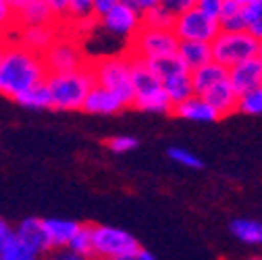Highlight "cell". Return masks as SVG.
Here are the masks:
<instances>
[{
    "label": "cell",
    "instance_id": "31",
    "mask_svg": "<svg viewBox=\"0 0 262 260\" xmlns=\"http://www.w3.org/2000/svg\"><path fill=\"white\" fill-rule=\"evenodd\" d=\"M9 34H17V11L7 0H0V38L7 40Z\"/></svg>",
    "mask_w": 262,
    "mask_h": 260
},
{
    "label": "cell",
    "instance_id": "22",
    "mask_svg": "<svg viewBox=\"0 0 262 260\" xmlns=\"http://www.w3.org/2000/svg\"><path fill=\"white\" fill-rule=\"evenodd\" d=\"M162 85H165V92L169 96V100L175 104L191 98V96L195 94L193 92V83H191V71H183V73H177L169 79L162 81Z\"/></svg>",
    "mask_w": 262,
    "mask_h": 260
},
{
    "label": "cell",
    "instance_id": "2",
    "mask_svg": "<svg viewBox=\"0 0 262 260\" xmlns=\"http://www.w3.org/2000/svg\"><path fill=\"white\" fill-rule=\"evenodd\" d=\"M46 85L52 96V109L54 111H83L85 98L90 96L92 88L96 85L92 64L75 71L64 73H50L46 79Z\"/></svg>",
    "mask_w": 262,
    "mask_h": 260
},
{
    "label": "cell",
    "instance_id": "6",
    "mask_svg": "<svg viewBox=\"0 0 262 260\" xmlns=\"http://www.w3.org/2000/svg\"><path fill=\"white\" fill-rule=\"evenodd\" d=\"M210 46L212 60L223 64L227 71L244 60L256 58L260 50V42L254 40L248 31H221Z\"/></svg>",
    "mask_w": 262,
    "mask_h": 260
},
{
    "label": "cell",
    "instance_id": "50",
    "mask_svg": "<svg viewBox=\"0 0 262 260\" xmlns=\"http://www.w3.org/2000/svg\"><path fill=\"white\" fill-rule=\"evenodd\" d=\"M0 260H3V258H0Z\"/></svg>",
    "mask_w": 262,
    "mask_h": 260
},
{
    "label": "cell",
    "instance_id": "4",
    "mask_svg": "<svg viewBox=\"0 0 262 260\" xmlns=\"http://www.w3.org/2000/svg\"><path fill=\"white\" fill-rule=\"evenodd\" d=\"M134 106L152 115L173 113V102L169 100L160 77L154 73L150 62L140 58H134Z\"/></svg>",
    "mask_w": 262,
    "mask_h": 260
},
{
    "label": "cell",
    "instance_id": "12",
    "mask_svg": "<svg viewBox=\"0 0 262 260\" xmlns=\"http://www.w3.org/2000/svg\"><path fill=\"white\" fill-rule=\"evenodd\" d=\"M15 235L27 244L29 248H34L38 254H48L52 250L48 233H46V227H44V219H36V216H29L23 219L17 227H15Z\"/></svg>",
    "mask_w": 262,
    "mask_h": 260
},
{
    "label": "cell",
    "instance_id": "34",
    "mask_svg": "<svg viewBox=\"0 0 262 260\" xmlns=\"http://www.w3.org/2000/svg\"><path fill=\"white\" fill-rule=\"evenodd\" d=\"M195 5H198V0H160L158 3V7L162 11H167L173 19H177L183 13H187L189 9H195Z\"/></svg>",
    "mask_w": 262,
    "mask_h": 260
},
{
    "label": "cell",
    "instance_id": "43",
    "mask_svg": "<svg viewBox=\"0 0 262 260\" xmlns=\"http://www.w3.org/2000/svg\"><path fill=\"white\" fill-rule=\"evenodd\" d=\"M7 3H9V5H11L15 11H19V9H23L27 3H31V0H7Z\"/></svg>",
    "mask_w": 262,
    "mask_h": 260
},
{
    "label": "cell",
    "instance_id": "11",
    "mask_svg": "<svg viewBox=\"0 0 262 260\" xmlns=\"http://www.w3.org/2000/svg\"><path fill=\"white\" fill-rule=\"evenodd\" d=\"M60 36V27H50V25H42V27H17V40L21 46H25L31 52L38 54H46L50 50V46L56 42V38Z\"/></svg>",
    "mask_w": 262,
    "mask_h": 260
},
{
    "label": "cell",
    "instance_id": "32",
    "mask_svg": "<svg viewBox=\"0 0 262 260\" xmlns=\"http://www.w3.org/2000/svg\"><path fill=\"white\" fill-rule=\"evenodd\" d=\"M169 158H171L173 162H177V165L185 167V169H202V167H204V162L200 160V156H195L191 150L179 148V146L169 148Z\"/></svg>",
    "mask_w": 262,
    "mask_h": 260
},
{
    "label": "cell",
    "instance_id": "35",
    "mask_svg": "<svg viewBox=\"0 0 262 260\" xmlns=\"http://www.w3.org/2000/svg\"><path fill=\"white\" fill-rule=\"evenodd\" d=\"M106 146L115 154H127V152L138 148V140L134 136H115V138H111L106 142Z\"/></svg>",
    "mask_w": 262,
    "mask_h": 260
},
{
    "label": "cell",
    "instance_id": "19",
    "mask_svg": "<svg viewBox=\"0 0 262 260\" xmlns=\"http://www.w3.org/2000/svg\"><path fill=\"white\" fill-rule=\"evenodd\" d=\"M229 77V71L223 67V64L210 60L208 64H204V67L191 71V83H193V92L198 96H204L206 92H210L216 83L225 81Z\"/></svg>",
    "mask_w": 262,
    "mask_h": 260
},
{
    "label": "cell",
    "instance_id": "39",
    "mask_svg": "<svg viewBox=\"0 0 262 260\" xmlns=\"http://www.w3.org/2000/svg\"><path fill=\"white\" fill-rule=\"evenodd\" d=\"M15 235V229H13V227L3 219V216H0V252H3V248L9 244V240Z\"/></svg>",
    "mask_w": 262,
    "mask_h": 260
},
{
    "label": "cell",
    "instance_id": "37",
    "mask_svg": "<svg viewBox=\"0 0 262 260\" xmlns=\"http://www.w3.org/2000/svg\"><path fill=\"white\" fill-rule=\"evenodd\" d=\"M225 3H227V0H198V5H195V7H198L202 13H206V15L214 17V19H219V15H221Z\"/></svg>",
    "mask_w": 262,
    "mask_h": 260
},
{
    "label": "cell",
    "instance_id": "3",
    "mask_svg": "<svg viewBox=\"0 0 262 260\" xmlns=\"http://www.w3.org/2000/svg\"><path fill=\"white\" fill-rule=\"evenodd\" d=\"M90 64L98 85L117 94L127 102V106H134V58L125 52L115 56H100L90 60Z\"/></svg>",
    "mask_w": 262,
    "mask_h": 260
},
{
    "label": "cell",
    "instance_id": "18",
    "mask_svg": "<svg viewBox=\"0 0 262 260\" xmlns=\"http://www.w3.org/2000/svg\"><path fill=\"white\" fill-rule=\"evenodd\" d=\"M44 227H46V233H48L52 250H58V248H69L71 240L79 231L81 223L71 221V219L52 216V219H44Z\"/></svg>",
    "mask_w": 262,
    "mask_h": 260
},
{
    "label": "cell",
    "instance_id": "40",
    "mask_svg": "<svg viewBox=\"0 0 262 260\" xmlns=\"http://www.w3.org/2000/svg\"><path fill=\"white\" fill-rule=\"evenodd\" d=\"M117 3H121V0H94V9H96V19L104 15L106 11H111Z\"/></svg>",
    "mask_w": 262,
    "mask_h": 260
},
{
    "label": "cell",
    "instance_id": "17",
    "mask_svg": "<svg viewBox=\"0 0 262 260\" xmlns=\"http://www.w3.org/2000/svg\"><path fill=\"white\" fill-rule=\"evenodd\" d=\"M204 98L208 100V104L216 111L219 117H227L237 113V104H239V92L233 88V83L229 81V77L221 83H216L210 92L204 94Z\"/></svg>",
    "mask_w": 262,
    "mask_h": 260
},
{
    "label": "cell",
    "instance_id": "48",
    "mask_svg": "<svg viewBox=\"0 0 262 260\" xmlns=\"http://www.w3.org/2000/svg\"><path fill=\"white\" fill-rule=\"evenodd\" d=\"M258 58H260V62H262V42H260V50H258Z\"/></svg>",
    "mask_w": 262,
    "mask_h": 260
},
{
    "label": "cell",
    "instance_id": "29",
    "mask_svg": "<svg viewBox=\"0 0 262 260\" xmlns=\"http://www.w3.org/2000/svg\"><path fill=\"white\" fill-rule=\"evenodd\" d=\"M246 31L258 42H262V0L246 7Z\"/></svg>",
    "mask_w": 262,
    "mask_h": 260
},
{
    "label": "cell",
    "instance_id": "21",
    "mask_svg": "<svg viewBox=\"0 0 262 260\" xmlns=\"http://www.w3.org/2000/svg\"><path fill=\"white\" fill-rule=\"evenodd\" d=\"M229 231L244 246H262V221L258 219H235L229 225Z\"/></svg>",
    "mask_w": 262,
    "mask_h": 260
},
{
    "label": "cell",
    "instance_id": "16",
    "mask_svg": "<svg viewBox=\"0 0 262 260\" xmlns=\"http://www.w3.org/2000/svg\"><path fill=\"white\" fill-rule=\"evenodd\" d=\"M60 27L54 11L44 3V0H31L23 9L17 11V27Z\"/></svg>",
    "mask_w": 262,
    "mask_h": 260
},
{
    "label": "cell",
    "instance_id": "42",
    "mask_svg": "<svg viewBox=\"0 0 262 260\" xmlns=\"http://www.w3.org/2000/svg\"><path fill=\"white\" fill-rule=\"evenodd\" d=\"M136 258H138V260H156V256H154L152 252L144 250V248H142V250H140V252L136 254Z\"/></svg>",
    "mask_w": 262,
    "mask_h": 260
},
{
    "label": "cell",
    "instance_id": "38",
    "mask_svg": "<svg viewBox=\"0 0 262 260\" xmlns=\"http://www.w3.org/2000/svg\"><path fill=\"white\" fill-rule=\"evenodd\" d=\"M44 3L54 11V15H56V19L60 21V27H62L64 21H67V13H69L67 0H44Z\"/></svg>",
    "mask_w": 262,
    "mask_h": 260
},
{
    "label": "cell",
    "instance_id": "41",
    "mask_svg": "<svg viewBox=\"0 0 262 260\" xmlns=\"http://www.w3.org/2000/svg\"><path fill=\"white\" fill-rule=\"evenodd\" d=\"M158 3H160V0H131L129 5H134L140 13H148V11L156 9V7H158Z\"/></svg>",
    "mask_w": 262,
    "mask_h": 260
},
{
    "label": "cell",
    "instance_id": "10",
    "mask_svg": "<svg viewBox=\"0 0 262 260\" xmlns=\"http://www.w3.org/2000/svg\"><path fill=\"white\" fill-rule=\"evenodd\" d=\"M44 62L48 67V73H64L85 67L90 60L85 58L77 40L69 38V34H60L50 50L44 54Z\"/></svg>",
    "mask_w": 262,
    "mask_h": 260
},
{
    "label": "cell",
    "instance_id": "9",
    "mask_svg": "<svg viewBox=\"0 0 262 260\" xmlns=\"http://www.w3.org/2000/svg\"><path fill=\"white\" fill-rule=\"evenodd\" d=\"M173 31L179 42H206L212 44L214 38L221 34L219 19L202 13L198 7L189 9L187 13L179 15L173 23Z\"/></svg>",
    "mask_w": 262,
    "mask_h": 260
},
{
    "label": "cell",
    "instance_id": "44",
    "mask_svg": "<svg viewBox=\"0 0 262 260\" xmlns=\"http://www.w3.org/2000/svg\"><path fill=\"white\" fill-rule=\"evenodd\" d=\"M7 44H9V40H5V38H0V62H3V56H5Z\"/></svg>",
    "mask_w": 262,
    "mask_h": 260
},
{
    "label": "cell",
    "instance_id": "36",
    "mask_svg": "<svg viewBox=\"0 0 262 260\" xmlns=\"http://www.w3.org/2000/svg\"><path fill=\"white\" fill-rule=\"evenodd\" d=\"M42 260H92V258H85L69 248H58V250H50L48 254H44Z\"/></svg>",
    "mask_w": 262,
    "mask_h": 260
},
{
    "label": "cell",
    "instance_id": "27",
    "mask_svg": "<svg viewBox=\"0 0 262 260\" xmlns=\"http://www.w3.org/2000/svg\"><path fill=\"white\" fill-rule=\"evenodd\" d=\"M150 67L154 69V73L160 77V81H165L177 73H183V71H189L185 67V62L179 58V54H171V56H162L158 60H152Z\"/></svg>",
    "mask_w": 262,
    "mask_h": 260
},
{
    "label": "cell",
    "instance_id": "28",
    "mask_svg": "<svg viewBox=\"0 0 262 260\" xmlns=\"http://www.w3.org/2000/svg\"><path fill=\"white\" fill-rule=\"evenodd\" d=\"M69 250L85 256V258H92L94 260V240H92V225H81L79 231L75 233V237L71 240L69 244Z\"/></svg>",
    "mask_w": 262,
    "mask_h": 260
},
{
    "label": "cell",
    "instance_id": "51",
    "mask_svg": "<svg viewBox=\"0 0 262 260\" xmlns=\"http://www.w3.org/2000/svg\"><path fill=\"white\" fill-rule=\"evenodd\" d=\"M260 88H262V85H260Z\"/></svg>",
    "mask_w": 262,
    "mask_h": 260
},
{
    "label": "cell",
    "instance_id": "49",
    "mask_svg": "<svg viewBox=\"0 0 262 260\" xmlns=\"http://www.w3.org/2000/svg\"><path fill=\"white\" fill-rule=\"evenodd\" d=\"M123 3H131V0H123Z\"/></svg>",
    "mask_w": 262,
    "mask_h": 260
},
{
    "label": "cell",
    "instance_id": "5",
    "mask_svg": "<svg viewBox=\"0 0 262 260\" xmlns=\"http://www.w3.org/2000/svg\"><path fill=\"white\" fill-rule=\"evenodd\" d=\"M177 50H179V38L175 36L173 29H158V27H146V25L138 31V36L127 46V54L131 58H140L146 62L177 54Z\"/></svg>",
    "mask_w": 262,
    "mask_h": 260
},
{
    "label": "cell",
    "instance_id": "14",
    "mask_svg": "<svg viewBox=\"0 0 262 260\" xmlns=\"http://www.w3.org/2000/svg\"><path fill=\"white\" fill-rule=\"evenodd\" d=\"M173 115L183 119V121H191V123H214L221 119L204 96H198V94H193L191 98L175 104Z\"/></svg>",
    "mask_w": 262,
    "mask_h": 260
},
{
    "label": "cell",
    "instance_id": "8",
    "mask_svg": "<svg viewBox=\"0 0 262 260\" xmlns=\"http://www.w3.org/2000/svg\"><path fill=\"white\" fill-rule=\"evenodd\" d=\"M98 27L104 29L106 34L119 40H127V44L138 36V31L144 27V13H140L134 5L129 3H117L111 11L96 19Z\"/></svg>",
    "mask_w": 262,
    "mask_h": 260
},
{
    "label": "cell",
    "instance_id": "23",
    "mask_svg": "<svg viewBox=\"0 0 262 260\" xmlns=\"http://www.w3.org/2000/svg\"><path fill=\"white\" fill-rule=\"evenodd\" d=\"M221 31H246V7L227 0L219 15Z\"/></svg>",
    "mask_w": 262,
    "mask_h": 260
},
{
    "label": "cell",
    "instance_id": "13",
    "mask_svg": "<svg viewBox=\"0 0 262 260\" xmlns=\"http://www.w3.org/2000/svg\"><path fill=\"white\" fill-rule=\"evenodd\" d=\"M127 109V102L123 98H119L117 94H113L111 90L102 88V85H94L90 96L85 98L83 111L90 115H117L121 111Z\"/></svg>",
    "mask_w": 262,
    "mask_h": 260
},
{
    "label": "cell",
    "instance_id": "1",
    "mask_svg": "<svg viewBox=\"0 0 262 260\" xmlns=\"http://www.w3.org/2000/svg\"><path fill=\"white\" fill-rule=\"evenodd\" d=\"M44 56L31 52L19 42H9L3 62H0V94L17 100L25 92L34 90L48 79Z\"/></svg>",
    "mask_w": 262,
    "mask_h": 260
},
{
    "label": "cell",
    "instance_id": "25",
    "mask_svg": "<svg viewBox=\"0 0 262 260\" xmlns=\"http://www.w3.org/2000/svg\"><path fill=\"white\" fill-rule=\"evenodd\" d=\"M69 13L64 25H83L88 21H96V9H94V0H67Z\"/></svg>",
    "mask_w": 262,
    "mask_h": 260
},
{
    "label": "cell",
    "instance_id": "24",
    "mask_svg": "<svg viewBox=\"0 0 262 260\" xmlns=\"http://www.w3.org/2000/svg\"><path fill=\"white\" fill-rule=\"evenodd\" d=\"M15 102L23 109H29V111H46V109H52V96H50L48 85L42 83L34 90L25 92L23 96H19Z\"/></svg>",
    "mask_w": 262,
    "mask_h": 260
},
{
    "label": "cell",
    "instance_id": "7",
    "mask_svg": "<svg viewBox=\"0 0 262 260\" xmlns=\"http://www.w3.org/2000/svg\"><path fill=\"white\" fill-rule=\"evenodd\" d=\"M92 240L94 260H119L125 256H136L142 250L129 231L111 225H92Z\"/></svg>",
    "mask_w": 262,
    "mask_h": 260
},
{
    "label": "cell",
    "instance_id": "46",
    "mask_svg": "<svg viewBox=\"0 0 262 260\" xmlns=\"http://www.w3.org/2000/svg\"><path fill=\"white\" fill-rule=\"evenodd\" d=\"M119 260H138L136 256H125V258H119Z\"/></svg>",
    "mask_w": 262,
    "mask_h": 260
},
{
    "label": "cell",
    "instance_id": "47",
    "mask_svg": "<svg viewBox=\"0 0 262 260\" xmlns=\"http://www.w3.org/2000/svg\"><path fill=\"white\" fill-rule=\"evenodd\" d=\"M250 260H262V254H256V256H252Z\"/></svg>",
    "mask_w": 262,
    "mask_h": 260
},
{
    "label": "cell",
    "instance_id": "15",
    "mask_svg": "<svg viewBox=\"0 0 262 260\" xmlns=\"http://www.w3.org/2000/svg\"><path fill=\"white\" fill-rule=\"evenodd\" d=\"M229 81L233 83V88L239 94H246L250 90H256L262 85V62L260 58H250L239 64H235L233 69H229Z\"/></svg>",
    "mask_w": 262,
    "mask_h": 260
},
{
    "label": "cell",
    "instance_id": "20",
    "mask_svg": "<svg viewBox=\"0 0 262 260\" xmlns=\"http://www.w3.org/2000/svg\"><path fill=\"white\" fill-rule=\"evenodd\" d=\"M177 54L189 71H195L212 60V46L206 42H179Z\"/></svg>",
    "mask_w": 262,
    "mask_h": 260
},
{
    "label": "cell",
    "instance_id": "30",
    "mask_svg": "<svg viewBox=\"0 0 262 260\" xmlns=\"http://www.w3.org/2000/svg\"><path fill=\"white\" fill-rule=\"evenodd\" d=\"M237 113L248 115V117L262 115V88H256V90H250L246 94H239Z\"/></svg>",
    "mask_w": 262,
    "mask_h": 260
},
{
    "label": "cell",
    "instance_id": "45",
    "mask_svg": "<svg viewBox=\"0 0 262 260\" xmlns=\"http://www.w3.org/2000/svg\"><path fill=\"white\" fill-rule=\"evenodd\" d=\"M233 3H237V5H242V7H248V5L256 3V0H233Z\"/></svg>",
    "mask_w": 262,
    "mask_h": 260
},
{
    "label": "cell",
    "instance_id": "26",
    "mask_svg": "<svg viewBox=\"0 0 262 260\" xmlns=\"http://www.w3.org/2000/svg\"><path fill=\"white\" fill-rule=\"evenodd\" d=\"M0 258L3 260H42L44 256L38 254L34 248H29L27 244H23L17 235H13L9 240V244L0 252Z\"/></svg>",
    "mask_w": 262,
    "mask_h": 260
},
{
    "label": "cell",
    "instance_id": "33",
    "mask_svg": "<svg viewBox=\"0 0 262 260\" xmlns=\"http://www.w3.org/2000/svg\"><path fill=\"white\" fill-rule=\"evenodd\" d=\"M173 23L175 19L167 13V11H162L160 7L144 13V25L146 27H158V29H173Z\"/></svg>",
    "mask_w": 262,
    "mask_h": 260
}]
</instances>
